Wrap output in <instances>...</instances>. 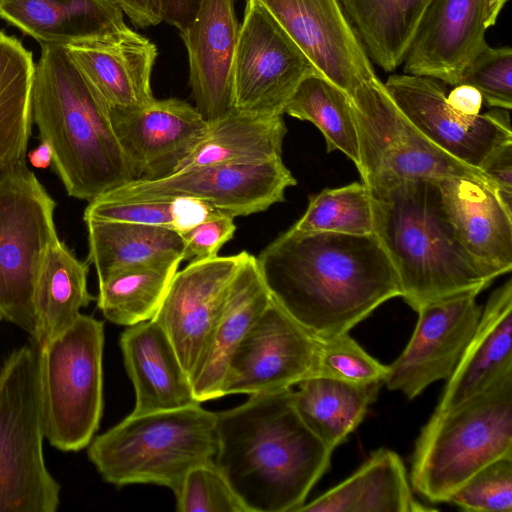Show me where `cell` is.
Listing matches in <instances>:
<instances>
[{
    "instance_id": "1",
    "label": "cell",
    "mask_w": 512,
    "mask_h": 512,
    "mask_svg": "<svg viewBox=\"0 0 512 512\" xmlns=\"http://www.w3.org/2000/svg\"><path fill=\"white\" fill-rule=\"evenodd\" d=\"M256 258L272 298L316 338L348 333L401 297L394 266L374 233L289 228Z\"/></svg>"
},
{
    "instance_id": "2",
    "label": "cell",
    "mask_w": 512,
    "mask_h": 512,
    "mask_svg": "<svg viewBox=\"0 0 512 512\" xmlns=\"http://www.w3.org/2000/svg\"><path fill=\"white\" fill-rule=\"evenodd\" d=\"M216 433L214 464L248 512H296L330 465L332 450L300 418L292 388L216 413Z\"/></svg>"
},
{
    "instance_id": "3",
    "label": "cell",
    "mask_w": 512,
    "mask_h": 512,
    "mask_svg": "<svg viewBox=\"0 0 512 512\" xmlns=\"http://www.w3.org/2000/svg\"><path fill=\"white\" fill-rule=\"evenodd\" d=\"M374 234L396 271L401 297L414 310L495 279L463 247L442 202L436 180L391 179L366 185Z\"/></svg>"
},
{
    "instance_id": "4",
    "label": "cell",
    "mask_w": 512,
    "mask_h": 512,
    "mask_svg": "<svg viewBox=\"0 0 512 512\" xmlns=\"http://www.w3.org/2000/svg\"><path fill=\"white\" fill-rule=\"evenodd\" d=\"M31 106L69 196L90 202L133 180L109 107L65 47L41 45Z\"/></svg>"
},
{
    "instance_id": "5",
    "label": "cell",
    "mask_w": 512,
    "mask_h": 512,
    "mask_svg": "<svg viewBox=\"0 0 512 512\" xmlns=\"http://www.w3.org/2000/svg\"><path fill=\"white\" fill-rule=\"evenodd\" d=\"M502 457H512V367L464 401L434 411L415 444L410 484L430 502H448Z\"/></svg>"
},
{
    "instance_id": "6",
    "label": "cell",
    "mask_w": 512,
    "mask_h": 512,
    "mask_svg": "<svg viewBox=\"0 0 512 512\" xmlns=\"http://www.w3.org/2000/svg\"><path fill=\"white\" fill-rule=\"evenodd\" d=\"M216 413L200 403L142 414L130 413L92 439L89 460L115 486L154 484L178 492L195 466L214 461Z\"/></svg>"
},
{
    "instance_id": "7",
    "label": "cell",
    "mask_w": 512,
    "mask_h": 512,
    "mask_svg": "<svg viewBox=\"0 0 512 512\" xmlns=\"http://www.w3.org/2000/svg\"><path fill=\"white\" fill-rule=\"evenodd\" d=\"M104 323L80 314L38 348V387L45 438L65 452L86 448L103 410Z\"/></svg>"
},
{
    "instance_id": "8",
    "label": "cell",
    "mask_w": 512,
    "mask_h": 512,
    "mask_svg": "<svg viewBox=\"0 0 512 512\" xmlns=\"http://www.w3.org/2000/svg\"><path fill=\"white\" fill-rule=\"evenodd\" d=\"M38 350H14L0 368V512H54L60 485L48 471Z\"/></svg>"
},
{
    "instance_id": "9",
    "label": "cell",
    "mask_w": 512,
    "mask_h": 512,
    "mask_svg": "<svg viewBox=\"0 0 512 512\" xmlns=\"http://www.w3.org/2000/svg\"><path fill=\"white\" fill-rule=\"evenodd\" d=\"M55 208L56 202L26 161L0 171V320L31 337L37 278L58 238Z\"/></svg>"
},
{
    "instance_id": "10",
    "label": "cell",
    "mask_w": 512,
    "mask_h": 512,
    "mask_svg": "<svg viewBox=\"0 0 512 512\" xmlns=\"http://www.w3.org/2000/svg\"><path fill=\"white\" fill-rule=\"evenodd\" d=\"M349 98L359 141L357 169L365 185L391 179L468 177L493 186L482 171L453 158L422 135L378 77L359 86Z\"/></svg>"
},
{
    "instance_id": "11",
    "label": "cell",
    "mask_w": 512,
    "mask_h": 512,
    "mask_svg": "<svg viewBox=\"0 0 512 512\" xmlns=\"http://www.w3.org/2000/svg\"><path fill=\"white\" fill-rule=\"evenodd\" d=\"M296 184L281 158L253 164L187 167L156 180L130 181L98 199L136 202L187 198L235 218L283 202L286 189Z\"/></svg>"
},
{
    "instance_id": "12",
    "label": "cell",
    "mask_w": 512,
    "mask_h": 512,
    "mask_svg": "<svg viewBox=\"0 0 512 512\" xmlns=\"http://www.w3.org/2000/svg\"><path fill=\"white\" fill-rule=\"evenodd\" d=\"M318 73L260 0H247L232 71L233 108L276 117L298 85Z\"/></svg>"
},
{
    "instance_id": "13",
    "label": "cell",
    "mask_w": 512,
    "mask_h": 512,
    "mask_svg": "<svg viewBox=\"0 0 512 512\" xmlns=\"http://www.w3.org/2000/svg\"><path fill=\"white\" fill-rule=\"evenodd\" d=\"M384 86L411 124L453 158L481 171L489 156L512 142L509 110L465 116L447 103L439 80L414 74H393Z\"/></svg>"
},
{
    "instance_id": "14",
    "label": "cell",
    "mask_w": 512,
    "mask_h": 512,
    "mask_svg": "<svg viewBox=\"0 0 512 512\" xmlns=\"http://www.w3.org/2000/svg\"><path fill=\"white\" fill-rule=\"evenodd\" d=\"M317 340L272 298L233 352L221 395L292 388L313 377Z\"/></svg>"
},
{
    "instance_id": "15",
    "label": "cell",
    "mask_w": 512,
    "mask_h": 512,
    "mask_svg": "<svg viewBox=\"0 0 512 512\" xmlns=\"http://www.w3.org/2000/svg\"><path fill=\"white\" fill-rule=\"evenodd\" d=\"M477 291L436 300L419 308L413 334L402 353L388 365L383 382L409 400L430 384L447 380L471 340L481 317Z\"/></svg>"
},
{
    "instance_id": "16",
    "label": "cell",
    "mask_w": 512,
    "mask_h": 512,
    "mask_svg": "<svg viewBox=\"0 0 512 512\" xmlns=\"http://www.w3.org/2000/svg\"><path fill=\"white\" fill-rule=\"evenodd\" d=\"M316 71L351 97L377 75L339 0H260Z\"/></svg>"
},
{
    "instance_id": "17",
    "label": "cell",
    "mask_w": 512,
    "mask_h": 512,
    "mask_svg": "<svg viewBox=\"0 0 512 512\" xmlns=\"http://www.w3.org/2000/svg\"><path fill=\"white\" fill-rule=\"evenodd\" d=\"M109 111L133 180L176 172L209 129L196 107L177 98Z\"/></svg>"
},
{
    "instance_id": "18",
    "label": "cell",
    "mask_w": 512,
    "mask_h": 512,
    "mask_svg": "<svg viewBox=\"0 0 512 512\" xmlns=\"http://www.w3.org/2000/svg\"><path fill=\"white\" fill-rule=\"evenodd\" d=\"M247 252L193 260L177 271L155 320L171 341L190 376L228 297Z\"/></svg>"
},
{
    "instance_id": "19",
    "label": "cell",
    "mask_w": 512,
    "mask_h": 512,
    "mask_svg": "<svg viewBox=\"0 0 512 512\" xmlns=\"http://www.w3.org/2000/svg\"><path fill=\"white\" fill-rule=\"evenodd\" d=\"M234 2L202 0L192 21L180 31L195 107L209 123L234 110L232 71L240 27Z\"/></svg>"
},
{
    "instance_id": "20",
    "label": "cell",
    "mask_w": 512,
    "mask_h": 512,
    "mask_svg": "<svg viewBox=\"0 0 512 512\" xmlns=\"http://www.w3.org/2000/svg\"><path fill=\"white\" fill-rule=\"evenodd\" d=\"M484 0H433L403 63V72L455 86L488 44Z\"/></svg>"
},
{
    "instance_id": "21",
    "label": "cell",
    "mask_w": 512,
    "mask_h": 512,
    "mask_svg": "<svg viewBox=\"0 0 512 512\" xmlns=\"http://www.w3.org/2000/svg\"><path fill=\"white\" fill-rule=\"evenodd\" d=\"M445 213L467 252L495 278L512 269V213L489 183L437 180Z\"/></svg>"
},
{
    "instance_id": "22",
    "label": "cell",
    "mask_w": 512,
    "mask_h": 512,
    "mask_svg": "<svg viewBox=\"0 0 512 512\" xmlns=\"http://www.w3.org/2000/svg\"><path fill=\"white\" fill-rule=\"evenodd\" d=\"M65 48L109 109L141 106L155 99L151 74L157 48L129 27Z\"/></svg>"
},
{
    "instance_id": "23",
    "label": "cell",
    "mask_w": 512,
    "mask_h": 512,
    "mask_svg": "<svg viewBox=\"0 0 512 512\" xmlns=\"http://www.w3.org/2000/svg\"><path fill=\"white\" fill-rule=\"evenodd\" d=\"M271 299L257 258L247 252L233 278L225 306L189 376L198 403L222 397L229 360Z\"/></svg>"
},
{
    "instance_id": "24",
    "label": "cell",
    "mask_w": 512,
    "mask_h": 512,
    "mask_svg": "<svg viewBox=\"0 0 512 512\" xmlns=\"http://www.w3.org/2000/svg\"><path fill=\"white\" fill-rule=\"evenodd\" d=\"M119 345L135 390V407L131 413L171 410L198 403L171 341L155 320L126 327Z\"/></svg>"
},
{
    "instance_id": "25",
    "label": "cell",
    "mask_w": 512,
    "mask_h": 512,
    "mask_svg": "<svg viewBox=\"0 0 512 512\" xmlns=\"http://www.w3.org/2000/svg\"><path fill=\"white\" fill-rule=\"evenodd\" d=\"M111 0H0V18L40 45L71 46L126 29Z\"/></svg>"
},
{
    "instance_id": "26",
    "label": "cell",
    "mask_w": 512,
    "mask_h": 512,
    "mask_svg": "<svg viewBox=\"0 0 512 512\" xmlns=\"http://www.w3.org/2000/svg\"><path fill=\"white\" fill-rule=\"evenodd\" d=\"M512 279L490 295L435 410L452 407L476 394L512 367Z\"/></svg>"
},
{
    "instance_id": "27",
    "label": "cell",
    "mask_w": 512,
    "mask_h": 512,
    "mask_svg": "<svg viewBox=\"0 0 512 512\" xmlns=\"http://www.w3.org/2000/svg\"><path fill=\"white\" fill-rule=\"evenodd\" d=\"M400 456L374 451L349 477L304 503L296 512H425L437 510L417 501Z\"/></svg>"
},
{
    "instance_id": "28",
    "label": "cell",
    "mask_w": 512,
    "mask_h": 512,
    "mask_svg": "<svg viewBox=\"0 0 512 512\" xmlns=\"http://www.w3.org/2000/svg\"><path fill=\"white\" fill-rule=\"evenodd\" d=\"M368 57L385 72L401 66L433 0H339Z\"/></svg>"
},
{
    "instance_id": "29",
    "label": "cell",
    "mask_w": 512,
    "mask_h": 512,
    "mask_svg": "<svg viewBox=\"0 0 512 512\" xmlns=\"http://www.w3.org/2000/svg\"><path fill=\"white\" fill-rule=\"evenodd\" d=\"M88 271L89 263L78 260L59 238L51 244L35 286L32 338L38 348L72 325L95 299L87 288Z\"/></svg>"
},
{
    "instance_id": "30",
    "label": "cell",
    "mask_w": 512,
    "mask_h": 512,
    "mask_svg": "<svg viewBox=\"0 0 512 512\" xmlns=\"http://www.w3.org/2000/svg\"><path fill=\"white\" fill-rule=\"evenodd\" d=\"M287 128L283 116L232 110L209 129L178 170L210 164H253L282 158Z\"/></svg>"
},
{
    "instance_id": "31",
    "label": "cell",
    "mask_w": 512,
    "mask_h": 512,
    "mask_svg": "<svg viewBox=\"0 0 512 512\" xmlns=\"http://www.w3.org/2000/svg\"><path fill=\"white\" fill-rule=\"evenodd\" d=\"M380 386L310 377L293 390V401L306 426L333 451L362 422Z\"/></svg>"
},
{
    "instance_id": "32",
    "label": "cell",
    "mask_w": 512,
    "mask_h": 512,
    "mask_svg": "<svg viewBox=\"0 0 512 512\" xmlns=\"http://www.w3.org/2000/svg\"><path fill=\"white\" fill-rule=\"evenodd\" d=\"M181 261V256L162 257L99 279L97 306L103 316L125 327L153 319Z\"/></svg>"
},
{
    "instance_id": "33",
    "label": "cell",
    "mask_w": 512,
    "mask_h": 512,
    "mask_svg": "<svg viewBox=\"0 0 512 512\" xmlns=\"http://www.w3.org/2000/svg\"><path fill=\"white\" fill-rule=\"evenodd\" d=\"M34 70L31 52L0 31V171L26 161Z\"/></svg>"
},
{
    "instance_id": "34",
    "label": "cell",
    "mask_w": 512,
    "mask_h": 512,
    "mask_svg": "<svg viewBox=\"0 0 512 512\" xmlns=\"http://www.w3.org/2000/svg\"><path fill=\"white\" fill-rule=\"evenodd\" d=\"M88 231L87 262L93 264L98 280L141 262L181 256L184 242L172 229L111 220H84Z\"/></svg>"
},
{
    "instance_id": "35",
    "label": "cell",
    "mask_w": 512,
    "mask_h": 512,
    "mask_svg": "<svg viewBox=\"0 0 512 512\" xmlns=\"http://www.w3.org/2000/svg\"><path fill=\"white\" fill-rule=\"evenodd\" d=\"M284 113L314 124L325 138L327 152L339 150L358 167L359 141L350 98L321 74L301 81Z\"/></svg>"
},
{
    "instance_id": "36",
    "label": "cell",
    "mask_w": 512,
    "mask_h": 512,
    "mask_svg": "<svg viewBox=\"0 0 512 512\" xmlns=\"http://www.w3.org/2000/svg\"><path fill=\"white\" fill-rule=\"evenodd\" d=\"M290 228L297 232L373 234L374 219L368 187L363 182H354L322 190L309 198L306 211Z\"/></svg>"
},
{
    "instance_id": "37",
    "label": "cell",
    "mask_w": 512,
    "mask_h": 512,
    "mask_svg": "<svg viewBox=\"0 0 512 512\" xmlns=\"http://www.w3.org/2000/svg\"><path fill=\"white\" fill-rule=\"evenodd\" d=\"M214 210L187 198L166 201L119 202L94 199L89 202L83 219L111 220L153 225L181 233L204 220Z\"/></svg>"
},
{
    "instance_id": "38",
    "label": "cell",
    "mask_w": 512,
    "mask_h": 512,
    "mask_svg": "<svg viewBox=\"0 0 512 512\" xmlns=\"http://www.w3.org/2000/svg\"><path fill=\"white\" fill-rule=\"evenodd\" d=\"M389 368L366 352L349 332L318 338L313 377L356 385L383 384Z\"/></svg>"
},
{
    "instance_id": "39",
    "label": "cell",
    "mask_w": 512,
    "mask_h": 512,
    "mask_svg": "<svg viewBox=\"0 0 512 512\" xmlns=\"http://www.w3.org/2000/svg\"><path fill=\"white\" fill-rule=\"evenodd\" d=\"M465 511H512V457L499 458L484 466L449 498Z\"/></svg>"
},
{
    "instance_id": "40",
    "label": "cell",
    "mask_w": 512,
    "mask_h": 512,
    "mask_svg": "<svg viewBox=\"0 0 512 512\" xmlns=\"http://www.w3.org/2000/svg\"><path fill=\"white\" fill-rule=\"evenodd\" d=\"M175 497L179 512H248L214 461L192 468Z\"/></svg>"
},
{
    "instance_id": "41",
    "label": "cell",
    "mask_w": 512,
    "mask_h": 512,
    "mask_svg": "<svg viewBox=\"0 0 512 512\" xmlns=\"http://www.w3.org/2000/svg\"><path fill=\"white\" fill-rule=\"evenodd\" d=\"M458 84L476 88L487 105L512 108V49L487 45L467 65ZM457 84V85H458Z\"/></svg>"
},
{
    "instance_id": "42",
    "label": "cell",
    "mask_w": 512,
    "mask_h": 512,
    "mask_svg": "<svg viewBox=\"0 0 512 512\" xmlns=\"http://www.w3.org/2000/svg\"><path fill=\"white\" fill-rule=\"evenodd\" d=\"M236 231L234 218L213 211L204 220L183 231L184 260H202L218 256V251Z\"/></svg>"
},
{
    "instance_id": "43",
    "label": "cell",
    "mask_w": 512,
    "mask_h": 512,
    "mask_svg": "<svg viewBox=\"0 0 512 512\" xmlns=\"http://www.w3.org/2000/svg\"><path fill=\"white\" fill-rule=\"evenodd\" d=\"M504 207L512 213V142L495 150L481 167Z\"/></svg>"
},
{
    "instance_id": "44",
    "label": "cell",
    "mask_w": 512,
    "mask_h": 512,
    "mask_svg": "<svg viewBox=\"0 0 512 512\" xmlns=\"http://www.w3.org/2000/svg\"><path fill=\"white\" fill-rule=\"evenodd\" d=\"M138 27L156 26L163 21L162 0H111Z\"/></svg>"
},
{
    "instance_id": "45",
    "label": "cell",
    "mask_w": 512,
    "mask_h": 512,
    "mask_svg": "<svg viewBox=\"0 0 512 512\" xmlns=\"http://www.w3.org/2000/svg\"><path fill=\"white\" fill-rule=\"evenodd\" d=\"M446 100L453 110L465 116L479 115L483 104L480 92L467 84L455 85Z\"/></svg>"
},
{
    "instance_id": "46",
    "label": "cell",
    "mask_w": 512,
    "mask_h": 512,
    "mask_svg": "<svg viewBox=\"0 0 512 512\" xmlns=\"http://www.w3.org/2000/svg\"><path fill=\"white\" fill-rule=\"evenodd\" d=\"M202 0H162L163 21L176 27L179 31L185 29L194 18Z\"/></svg>"
},
{
    "instance_id": "47",
    "label": "cell",
    "mask_w": 512,
    "mask_h": 512,
    "mask_svg": "<svg viewBox=\"0 0 512 512\" xmlns=\"http://www.w3.org/2000/svg\"><path fill=\"white\" fill-rule=\"evenodd\" d=\"M508 0H484L483 26L487 30L497 22L501 10Z\"/></svg>"
},
{
    "instance_id": "48",
    "label": "cell",
    "mask_w": 512,
    "mask_h": 512,
    "mask_svg": "<svg viewBox=\"0 0 512 512\" xmlns=\"http://www.w3.org/2000/svg\"><path fill=\"white\" fill-rule=\"evenodd\" d=\"M30 162L34 167L46 168L52 164L53 152L50 145L44 141L30 153Z\"/></svg>"
}]
</instances>
